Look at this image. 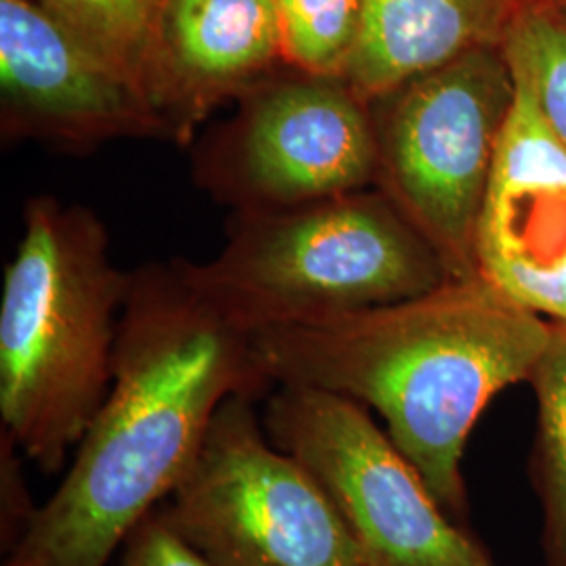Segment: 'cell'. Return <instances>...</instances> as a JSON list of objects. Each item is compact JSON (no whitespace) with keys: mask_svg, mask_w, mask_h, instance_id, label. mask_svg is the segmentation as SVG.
I'll return each instance as SVG.
<instances>
[{"mask_svg":"<svg viewBox=\"0 0 566 566\" xmlns=\"http://www.w3.org/2000/svg\"><path fill=\"white\" fill-rule=\"evenodd\" d=\"M271 390L254 336L196 285L187 261L133 271L109 392L2 566H109L179 485L219 407Z\"/></svg>","mask_w":566,"mask_h":566,"instance_id":"6da1fadb","label":"cell"},{"mask_svg":"<svg viewBox=\"0 0 566 566\" xmlns=\"http://www.w3.org/2000/svg\"><path fill=\"white\" fill-rule=\"evenodd\" d=\"M549 322L481 275L399 301L254 334L266 378L378 411L447 514L464 525L470 432L507 386L526 382Z\"/></svg>","mask_w":566,"mask_h":566,"instance_id":"7a4b0ae2","label":"cell"},{"mask_svg":"<svg viewBox=\"0 0 566 566\" xmlns=\"http://www.w3.org/2000/svg\"><path fill=\"white\" fill-rule=\"evenodd\" d=\"M128 287L93 210L28 200L2 283L0 420L44 474L65 468L109 392Z\"/></svg>","mask_w":566,"mask_h":566,"instance_id":"3957f363","label":"cell"},{"mask_svg":"<svg viewBox=\"0 0 566 566\" xmlns=\"http://www.w3.org/2000/svg\"><path fill=\"white\" fill-rule=\"evenodd\" d=\"M187 269L252 336L399 303L453 280L439 252L376 187L235 212L223 250Z\"/></svg>","mask_w":566,"mask_h":566,"instance_id":"277c9868","label":"cell"},{"mask_svg":"<svg viewBox=\"0 0 566 566\" xmlns=\"http://www.w3.org/2000/svg\"><path fill=\"white\" fill-rule=\"evenodd\" d=\"M516 99L500 46H481L371 99L376 181L443 259L476 277L474 238L495 154Z\"/></svg>","mask_w":566,"mask_h":566,"instance_id":"5b68a950","label":"cell"},{"mask_svg":"<svg viewBox=\"0 0 566 566\" xmlns=\"http://www.w3.org/2000/svg\"><path fill=\"white\" fill-rule=\"evenodd\" d=\"M208 566H359L322 486L271 443L256 399H227L160 506Z\"/></svg>","mask_w":566,"mask_h":566,"instance_id":"8992f818","label":"cell"},{"mask_svg":"<svg viewBox=\"0 0 566 566\" xmlns=\"http://www.w3.org/2000/svg\"><path fill=\"white\" fill-rule=\"evenodd\" d=\"M263 424L271 443L322 486L359 566H495L369 407L322 388L277 385Z\"/></svg>","mask_w":566,"mask_h":566,"instance_id":"52a82bcc","label":"cell"},{"mask_svg":"<svg viewBox=\"0 0 566 566\" xmlns=\"http://www.w3.org/2000/svg\"><path fill=\"white\" fill-rule=\"evenodd\" d=\"M196 179L235 212L374 187L369 105L343 78L285 65L242 95L233 116L200 143Z\"/></svg>","mask_w":566,"mask_h":566,"instance_id":"ba28073f","label":"cell"},{"mask_svg":"<svg viewBox=\"0 0 566 566\" xmlns=\"http://www.w3.org/2000/svg\"><path fill=\"white\" fill-rule=\"evenodd\" d=\"M0 124L4 142L86 151L170 133L139 91L88 55L39 0H0Z\"/></svg>","mask_w":566,"mask_h":566,"instance_id":"9c48e42d","label":"cell"},{"mask_svg":"<svg viewBox=\"0 0 566 566\" xmlns=\"http://www.w3.org/2000/svg\"><path fill=\"white\" fill-rule=\"evenodd\" d=\"M514 82L476 223V271L512 303L566 322V147Z\"/></svg>","mask_w":566,"mask_h":566,"instance_id":"30bf717a","label":"cell"},{"mask_svg":"<svg viewBox=\"0 0 566 566\" xmlns=\"http://www.w3.org/2000/svg\"><path fill=\"white\" fill-rule=\"evenodd\" d=\"M285 65L273 0H168L145 97L170 142L187 145L212 112Z\"/></svg>","mask_w":566,"mask_h":566,"instance_id":"8fae6325","label":"cell"},{"mask_svg":"<svg viewBox=\"0 0 566 566\" xmlns=\"http://www.w3.org/2000/svg\"><path fill=\"white\" fill-rule=\"evenodd\" d=\"M512 0H364L343 81L371 102L481 46H500Z\"/></svg>","mask_w":566,"mask_h":566,"instance_id":"7c38bea8","label":"cell"},{"mask_svg":"<svg viewBox=\"0 0 566 566\" xmlns=\"http://www.w3.org/2000/svg\"><path fill=\"white\" fill-rule=\"evenodd\" d=\"M526 382L537 397L531 474L542 506L544 558L547 566H566V322H549Z\"/></svg>","mask_w":566,"mask_h":566,"instance_id":"4fadbf2b","label":"cell"},{"mask_svg":"<svg viewBox=\"0 0 566 566\" xmlns=\"http://www.w3.org/2000/svg\"><path fill=\"white\" fill-rule=\"evenodd\" d=\"M95 60L145 97L168 0H39ZM154 109V107H151Z\"/></svg>","mask_w":566,"mask_h":566,"instance_id":"5bb4252c","label":"cell"},{"mask_svg":"<svg viewBox=\"0 0 566 566\" xmlns=\"http://www.w3.org/2000/svg\"><path fill=\"white\" fill-rule=\"evenodd\" d=\"M500 49L537 105L554 137L566 147V20L549 0L514 7Z\"/></svg>","mask_w":566,"mask_h":566,"instance_id":"9a60e30c","label":"cell"},{"mask_svg":"<svg viewBox=\"0 0 566 566\" xmlns=\"http://www.w3.org/2000/svg\"><path fill=\"white\" fill-rule=\"evenodd\" d=\"M283 57L294 70L343 78L353 55L364 0H273Z\"/></svg>","mask_w":566,"mask_h":566,"instance_id":"2e32d148","label":"cell"},{"mask_svg":"<svg viewBox=\"0 0 566 566\" xmlns=\"http://www.w3.org/2000/svg\"><path fill=\"white\" fill-rule=\"evenodd\" d=\"M116 566H208L166 525L156 507L135 526L120 547Z\"/></svg>","mask_w":566,"mask_h":566,"instance_id":"e0dca14e","label":"cell"},{"mask_svg":"<svg viewBox=\"0 0 566 566\" xmlns=\"http://www.w3.org/2000/svg\"><path fill=\"white\" fill-rule=\"evenodd\" d=\"M36 506L28 504V491L21 483L18 446L2 434V547L4 554L18 544Z\"/></svg>","mask_w":566,"mask_h":566,"instance_id":"ac0fdd59","label":"cell"},{"mask_svg":"<svg viewBox=\"0 0 566 566\" xmlns=\"http://www.w3.org/2000/svg\"><path fill=\"white\" fill-rule=\"evenodd\" d=\"M549 4L566 20V0H549Z\"/></svg>","mask_w":566,"mask_h":566,"instance_id":"d6986e66","label":"cell"},{"mask_svg":"<svg viewBox=\"0 0 566 566\" xmlns=\"http://www.w3.org/2000/svg\"><path fill=\"white\" fill-rule=\"evenodd\" d=\"M512 2H516V4H518V2H526V0H512Z\"/></svg>","mask_w":566,"mask_h":566,"instance_id":"ffe728a7","label":"cell"}]
</instances>
